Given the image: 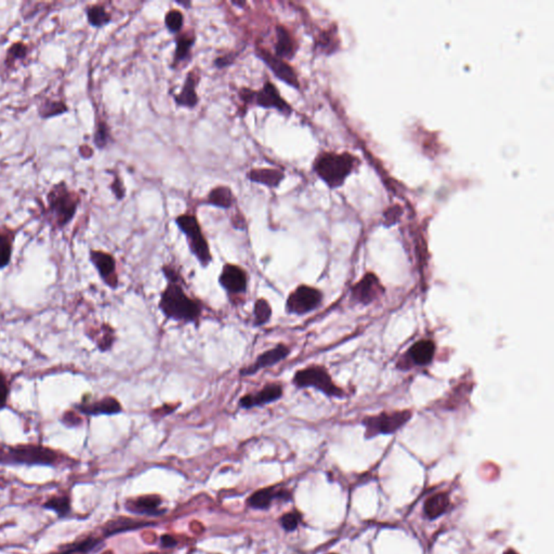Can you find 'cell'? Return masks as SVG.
<instances>
[{
	"label": "cell",
	"instance_id": "cell-1",
	"mask_svg": "<svg viewBox=\"0 0 554 554\" xmlns=\"http://www.w3.org/2000/svg\"><path fill=\"white\" fill-rule=\"evenodd\" d=\"M162 274L167 281L160 292L158 308L166 319L180 324H200L203 315V304L185 290V281L177 268L164 264Z\"/></svg>",
	"mask_w": 554,
	"mask_h": 554
},
{
	"label": "cell",
	"instance_id": "cell-2",
	"mask_svg": "<svg viewBox=\"0 0 554 554\" xmlns=\"http://www.w3.org/2000/svg\"><path fill=\"white\" fill-rule=\"evenodd\" d=\"M81 204L79 193L62 180L47 192L43 218L54 230H63L76 217Z\"/></svg>",
	"mask_w": 554,
	"mask_h": 554
},
{
	"label": "cell",
	"instance_id": "cell-3",
	"mask_svg": "<svg viewBox=\"0 0 554 554\" xmlns=\"http://www.w3.org/2000/svg\"><path fill=\"white\" fill-rule=\"evenodd\" d=\"M359 166V158L350 153L321 152L315 157L312 168L329 189H337Z\"/></svg>",
	"mask_w": 554,
	"mask_h": 554
},
{
	"label": "cell",
	"instance_id": "cell-4",
	"mask_svg": "<svg viewBox=\"0 0 554 554\" xmlns=\"http://www.w3.org/2000/svg\"><path fill=\"white\" fill-rule=\"evenodd\" d=\"M175 226L185 236L189 249L202 268H208L213 262L211 246L204 234L200 220L194 213H185L175 218Z\"/></svg>",
	"mask_w": 554,
	"mask_h": 554
},
{
	"label": "cell",
	"instance_id": "cell-5",
	"mask_svg": "<svg viewBox=\"0 0 554 554\" xmlns=\"http://www.w3.org/2000/svg\"><path fill=\"white\" fill-rule=\"evenodd\" d=\"M297 389H315L330 398H343L344 392L332 381L328 370L321 365H310L297 370L292 377Z\"/></svg>",
	"mask_w": 554,
	"mask_h": 554
},
{
	"label": "cell",
	"instance_id": "cell-6",
	"mask_svg": "<svg viewBox=\"0 0 554 554\" xmlns=\"http://www.w3.org/2000/svg\"><path fill=\"white\" fill-rule=\"evenodd\" d=\"M413 417L410 410H396L391 413H380L363 419L366 438H376L380 434L387 436L398 432Z\"/></svg>",
	"mask_w": 554,
	"mask_h": 554
},
{
	"label": "cell",
	"instance_id": "cell-7",
	"mask_svg": "<svg viewBox=\"0 0 554 554\" xmlns=\"http://www.w3.org/2000/svg\"><path fill=\"white\" fill-rule=\"evenodd\" d=\"M58 460L56 451L50 448L37 445L19 446L8 448L0 456V462L19 465H43L50 466Z\"/></svg>",
	"mask_w": 554,
	"mask_h": 554
},
{
	"label": "cell",
	"instance_id": "cell-8",
	"mask_svg": "<svg viewBox=\"0 0 554 554\" xmlns=\"http://www.w3.org/2000/svg\"><path fill=\"white\" fill-rule=\"evenodd\" d=\"M324 295L319 289L309 285H300L291 291L286 299L285 311L289 315L304 317L319 309Z\"/></svg>",
	"mask_w": 554,
	"mask_h": 554
},
{
	"label": "cell",
	"instance_id": "cell-9",
	"mask_svg": "<svg viewBox=\"0 0 554 554\" xmlns=\"http://www.w3.org/2000/svg\"><path fill=\"white\" fill-rule=\"evenodd\" d=\"M255 56L272 72L275 78L279 79V81L290 87V88L300 90L301 84L299 81L298 73H297L294 66L291 65L289 62L276 56L275 54L270 52L268 49L262 48V47H258L256 49Z\"/></svg>",
	"mask_w": 554,
	"mask_h": 554
},
{
	"label": "cell",
	"instance_id": "cell-10",
	"mask_svg": "<svg viewBox=\"0 0 554 554\" xmlns=\"http://www.w3.org/2000/svg\"><path fill=\"white\" fill-rule=\"evenodd\" d=\"M218 281L232 302L239 300L248 290V273L238 264H224Z\"/></svg>",
	"mask_w": 554,
	"mask_h": 554
},
{
	"label": "cell",
	"instance_id": "cell-11",
	"mask_svg": "<svg viewBox=\"0 0 554 554\" xmlns=\"http://www.w3.org/2000/svg\"><path fill=\"white\" fill-rule=\"evenodd\" d=\"M253 105L264 109H274L287 118L294 113V109L281 96L279 88L270 81H266L258 90H253Z\"/></svg>",
	"mask_w": 554,
	"mask_h": 554
},
{
	"label": "cell",
	"instance_id": "cell-12",
	"mask_svg": "<svg viewBox=\"0 0 554 554\" xmlns=\"http://www.w3.org/2000/svg\"><path fill=\"white\" fill-rule=\"evenodd\" d=\"M284 396V385L281 383H270L256 392L246 393L238 401L242 409L264 407L281 400Z\"/></svg>",
	"mask_w": 554,
	"mask_h": 554
},
{
	"label": "cell",
	"instance_id": "cell-13",
	"mask_svg": "<svg viewBox=\"0 0 554 554\" xmlns=\"http://www.w3.org/2000/svg\"><path fill=\"white\" fill-rule=\"evenodd\" d=\"M290 348L285 343L276 344L275 347L262 352L257 356L255 362L251 363L248 366H245L239 370L241 377H251L256 375L261 370H266L270 367L275 366L279 363L283 362L290 354Z\"/></svg>",
	"mask_w": 554,
	"mask_h": 554
},
{
	"label": "cell",
	"instance_id": "cell-14",
	"mask_svg": "<svg viewBox=\"0 0 554 554\" xmlns=\"http://www.w3.org/2000/svg\"><path fill=\"white\" fill-rule=\"evenodd\" d=\"M385 287L374 273H368L351 289V298L356 303L370 306L385 295Z\"/></svg>",
	"mask_w": 554,
	"mask_h": 554
},
{
	"label": "cell",
	"instance_id": "cell-15",
	"mask_svg": "<svg viewBox=\"0 0 554 554\" xmlns=\"http://www.w3.org/2000/svg\"><path fill=\"white\" fill-rule=\"evenodd\" d=\"M200 79L202 77L198 70L193 69L187 73L180 92L172 96L175 107L188 109H194L198 107L200 100L198 90Z\"/></svg>",
	"mask_w": 554,
	"mask_h": 554
},
{
	"label": "cell",
	"instance_id": "cell-16",
	"mask_svg": "<svg viewBox=\"0 0 554 554\" xmlns=\"http://www.w3.org/2000/svg\"><path fill=\"white\" fill-rule=\"evenodd\" d=\"M90 260L99 272L104 283L111 288H117L118 275L116 273V260L114 257L105 251H90Z\"/></svg>",
	"mask_w": 554,
	"mask_h": 554
},
{
	"label": "cell",
	"instance_id": "cell-17",
	"mask_svg": "<svg viewBox=\"0 0 554 554\" xmlns=\"http://www.w3.org/2000/svg\"><path fill=\"white\" fill-rule=\"evenodd\" d=\"M274 52L276 56L289 62L294 60L298 52L299 45L295 36L291 34L285 25L276 26L275 43H274Z\"/></svg>",
	"mask_w": 554,
	"mask_h": 554
},
{
	"label": "cell",
	"instance_id": "cell-18",
	"mask_svg": "<svg viewBox=\"0 0 554 554\" xmlns=\"http://www.w3.org/2000/svg\"><path fill=\"white\" fill-rule=\"evenodd\" d=\"M246 178L251 183L264 185L270 190H276L281 187L286 178L285 171L279 168H253L246 173Z\"/></svg>",
	"mask_w": 554,
	"mask_h": 554
},
{
	"label": "cell",
	"instance_id": "cell-19",
	"mask_svg": "<svg viewBox=\"0 0 554 554\" xmlns=\"http://www.w3.org/2000/svg\"><path fill=\"white\" fill-rule=\"evenodd\" d=\"M195 34L181 33L175 35V50L172 56L171 69H177L180 65L190 61L192 50L195 46Z\"/></svg>",
	"mask_w": 554,
	"mask_h": 554
},
{
	"label": "cell",
	"instance_id": "cell-20",
	"mask_svg": "<svg viewBox=\"0 0 554 554\" xmlns=\"http://www.w3.org/2000/svg\"><path fill=\"white\" fill-rule=\"evenodd\" d=\"M204 205L211 206V207L223 209V211H230L237 204L235 194L233 190L228 185H218L211 189L203 200Z\"/></svg>",
	"mask_w": 554,
	"mask_h": 554
},
{
	"label": "cell",
	"instance_id": "cell-21",
	"mask_svg": "<svg viewBox=\"0 0 554 554\" xmlns=\"http://www.w3.org/2000/svg\"><path fill=\"white\" fill-rule=\"evenodd\" d=\"M436 354V343L431 340H420L414 343L406 353L408 362L416 366H427Z\"/></svg>",
	"mask_w": 554,
	"mask_h": 554
},
{
	"label": "cell",
	"instance_id": "cell-22",
	"mask_svg": "<svg viewBox=\"0 0 554 554\" xmlns=\"http://www.w3.org/2000/svg\"><path fill=\"white\" fill-rule=\"evenodd\" d=\"M81 413L87 415H117L122 412V406L117 398L113 396H105L96 402L85 403L79 406Z\"/></svg>",
	"mask_w": 554,
	"mask_h": 554
},
{
	"label": "cell",
	"instance_id": "cell-23",
	"mask_svg": "<svg viewBox=\"0 0 554 554\" xmlns=\"http://www.w3.org/2000/svg\"><path fill=\"white\" fill-rule=\"evenodd\" d=\"M289 491L286 489H279V487H268V489H261V491L253 493L249 497L248 502L251 508L255 509H268L271 506L272 501L275 499H286L289 498Z\"/></svg>",
	"mask_w": 554,
	"mask_h": 554
},
{
	"label": "cell",
	"instance_id": "cell-24",
	"mask_svg": "<svg viewBox=\"0 0 554 554\" xmlns=\"http://www.w3.org/2000/svg\"><path fill=\"white\" fill-rule=\"evenodd\" d=\"M36 109H37V115L39 118L43 120H48V119L67 114L70 107L64 100L46 96L37 104Z\"/></svg>",
	"mask_w": 554,
	"mask_h": 554
},
{
	"label": "cell",
	"instance_id": "cell-25",
	"mask_svg": "<svg viewBox=\"0 0 554 554\" xmlns=\"http://www.w3.org/2000/svg\"><path fill=\"white\" fill-rule=\"evenodd\" d=\"M160 504H162L160 497L147 495L128 501L126 507L128 510L136 513L156 515L162 512L160 511Z\"/></svg>",
	"mask_w": 554,
	"mask_h": 554
},
{
	"label": "cell",
	"instance_id": "cell-26",
	"mask_svg": "<svg viewBox=\"0 0 554 554\" xmlns=\"http://www.w3.org/2000/svg\"><path fill=\"white\" fill-rule=\"evenodd\" d=\"M87 22L94 28H104L113 22V16L102 3H92L85 8Z\"/></svg>",
	"mask_w": 554,
	"mask_h": 554
},
{
	"label": "cell",
	"instance_id": "cell-27",
	"mask_svg": "<svg viewBox=\"0 0 554 554\" xmlns=\"http://www.w3.org/2000/svg\"><path fill=\"white\" fill-rule=\"evenodd\" d=\"M31 54L28 43L22 41H14L11 43L6 51L5 64L6 69L16 70L19 64L24 63Z\"/></svg>",
	"mask_w": 554,
	"mask_h": 554
},
{
	"label": "cell",
	"instance_id": "cell-28",
	"mask_svg": "<svg viewBox=\"0 0 554 554\" xmlns=\"http://www.w3.org/2000/svg\"><path fill=\"white\" fill-rule=\"evenodd\" d=\"M16 239V231L8 226H0V268L10 264L13 244Z\"/></svg>",
	"mask_w": 554,
	"mask_h": 554
},
{
	"label": "cell",
	"instance_id": "cell-29",
	"mask_svg": "<svg viewBox=\"0 0 554 554\" xmlns=\"http://www.w3.org/2000/svg\"><path fill=\"white\" fill-rule=\"evenodd\" d=\"M451 500L447 493H438L427 499L425 504V513L430 520L436 519L445 513L449 508Z\"/></svg>",
	"mask_w": 554,
	"mask_h": 554
},
{
	"label": "cell",
	"instance_id": "cell-30",
	"mask_svg": "<svg viewBox=\"0 0 554 554\" xmlns=\"http://www.w3.org/2000/svg\"><path fill=\"white\" fill-rule=\"evenodd\" d=\"M273 310L266 298L257 299L253 304V324L255 327L266 326L272 319Z\"/></svg>",
	"mask_w": 554,
	"mask_h": 554
},
{
	"label": "cell",
	"instance_id": "cell-31",
	"mask_svg": "<svg viewBox=\"0 0 554 554\" xmlns=\"http://www.w3.org/2000/svg\"><path fill=\"white\" fill-rule=\"evenodd\" d=\"M92 142H94L96 149L99 151H103L111 145L113 136H111V127L109 126L107 120L101 118L96 120Z\"/></svg>",
	"mask_w": 554,
	"mask_h": 554
},
{
	"label": "cell",
	"instance_id": "cell-32",
	"mask_svg": "<svg viewBox=\"0 0 554 554\" xmlns=\"http://www.w3.org/2000/svg\"><path fill=\"white\" fill-rule=\"evenodd\" d=\"M164 23L167 31L172 35L181 33L184 26V16L179 9H170L164 14Z\"/></svg>",
	"mask_w": 554,
	"mask_h": 554
},
{
	"label": "cell",
	"instance_id": "cell-33",
	"mask_svg": "<svg viewBox=\"0 0 554 554\" xmlns=\"http://www.w3.org/2000/svg\"><path fill=\"white\" fill-rule=\"evenodd\" d=\"M99 544V539L89 537V538L84 539V540L76 542V544H70L69 546H66L65 549L56 554L89 553V552L96 549Z\"/></svg>",
	"mask_w": 554,
	"mask_h": 554
},
{
	"label": "cell",
	"instance_id": "cell-34",
	"mask_svg": "<svg viewBox=\"0 0 554 554\" xmlns=\"http://www.w3.org/2000/svg\"><path fill=\"white\" fill-rule=\"evenodd\" d=\"M43 508L50 509L56 512L58 516H65L71 511V500L67 496L54 497L49 499L46 504H43Z\"/></svg>",
	"mask_w": 554,
	"mask_h": 554
},
{
	"label": "cell",
	"instance_id": "cell-35",
	"mask_svg": "<svg viewBox=\"0 0 554 554\" xmlns=\"http://www.w3.org/2000/svg\"><path fill=\"white\" fill-rule=\"evenodd\" d=\"M142 523H136L130 519H120L115 520V521L109 522L107 526L104 529L105 531V536H111V535L116 534L119 531H125V529H136V527L141 526Z\"/></svg>",
	"mask_w": 554,
	"mask_h": 554
},
{
	"label": "cell",
	"instance_id": "cell-36",
	"mask_svg": "<svg viewBox=\"0 0 554 554\" xmlns=\"http://www.w3.org/2000/svg\"><path fill=\"white\" fill-rule=\"evenodd\" d=\"M334 35L332 30L323 32L319 34V39L317 41V47L323 54H330L336 49V41H334Z\"/></svg>",
	"mask_w": 554,
	"mask_h": 554
},
{
	"label": "cell",
	"instance_id": "cell-37",
	"mask_svg": "<svg viewBox=\"0 0 554 554\" xmlns=\"http://www.w3.org/2000/svg\"><path fill=\"white\" fill-rule=\"evenodd\" d=\"M238 56H239V54L236 52V51H233V52H228V54H222V56H219L218 58H215V60H213V66H215V69L218 70H223L226 69V67H230V66H232L234 63H235Z\"/></svg>",
	"mask_w": 554,
	"mask_h": 554
},
{
	"label": "cell",
	"instance_id": "cell-38",
	"mask_svg": "<svg viewBox=\"0 0 554 554\" xmlns=\"http://www.w3.org/2000/svg\"><path fill=\"white\" fill-rule=\"evenodd\" d=\"M109 190H111V192L113 193V195L115 196V198H116V200H118V202H122V200L126 198V187H125L122 179L119 177L118 173H114L113 181H111V184H109Z\"/></svg>",
	"mask_w": 554,
	"mask_h": 554
},
{
	"label": "cell",
	"instance_id": "cell-39",
	"mask_svg": "<svg viewBox=\"0 0 554 554\" xmlns=\"http://www.w3.org/2000/svg\"><path fill=\"white\" fill-rule=\"evenodd\" d=\"M301 516L298 512H290L281 518V524L283 529L287 531H292L298 527Z\"/></svg>",
	"mask_w": 554,
	"mask_h": 554
},
{
	"label": "cell",
	"instance_id": "cell-40",
	"mask_svg": "<svg viewBox=\"0 0 554 554\" xmlns=\"http://www.w3.org/2000/svg\"><path fill=\"white\" fill-rule=\"evenodd\" d=\"M9 394V383L8 380L3 375V372H0V409L7 405V401H8Z\"/></svg>",
	"mask_w": 554,
	"mask_h": 554
},
{
	"label": "cell",
	"instance_id": "cell-41",
	"mask_svg": "<svg viewBox=\"0 0 554 554\" xmlns=\"http://www.w3.org/2000/svg\"><path fill=\"white\" fill-rule=\"evenodd\" d=\"M231 222H232V226L236 230L245 231L247 228V221H246L245 217L242 215L239 211L235 215H233V217L231 219Z\"/></svg>",
	"mask_w": 554,
	"mask_h": 554
},
{
	"label": "cell",
	"instance_id": "cell-42",
	"mask_svg": "<svg viewBox=\"0 0 554 554\" xmlns=\"http://www.w3.org/2000/svg\"><path fill=\"white\" fill-rule=\"evenodd\" d=\"M180 404H164L162 407L156 408L153 410L154 415L158 416H167L173 413L177 408H179Z\"/></svg>",
	"mask_w": 554,
	"mask_h": 554
},
{
	"label": "cell",
	"instance_id": "cell-43",
	"mask_svg": "<svg viewBox=\"0 0 554 554\" xmlns=\"http://www.w3.org/2000/svg\"><path fill=\"white\" fill-rule=\"evenodd\" d=\"M79 155H81V158L88 160V158H92V155H94V151L88 145H81L79 147Z\"/></svg>",
	"mask_w": 554,
	"mask_h": 554
},
{
	"label": "cell",
	"instance_id": "cell-44",
	"mask_svg": "<svg viewBox=\"0 0 554 554\" xmlns=\"http://www.w3.org/2000/svg\"><path fill=\"white\" fill-rule=\"evenodd\" d=\"M175 542H177L171 536H164L162 538V544L164 546H173Z\"/></svg>",
	"mask_w": 554,
	"mask_h": 554
},
{
	"label": "cell",
	"instance_id": "cell-45",
	"mask_svg": "<svg viewBox=\"0 0 554 554\" xmlns=\"http://www.w3.org/2000/svg\"><path fill=\"white\" fill-rule=\"evenodd\" d=\"M231 5L237 7V8L244 9L247 6V3L246 1H231Z\"/></svg>",
	"mask_w": 554,
	"mask_h": 554
},
{
	"label": "cell",
	"instance_id": "cell-46",
	"mask_svg": "<svg viewBox=\"0 0 554 554\" xmlns=\"http://www.w3.org/2000/svg\"><path fill=\"white\" fill-rule=\"evenodd\" d=\"M175 3L179 6H183L184 8L190 9L192 7V3L191 1H175Z\"/></svg>",
	"mask_w": 554,
	"mask_h": 554
},
{
	"label": "cell",
	"instance_id": "cell-47",
	"mask_svg": "<svg viewBox=\"0 0 554 554\" xmlns=\"http://www.w3.org/2000/svg\"><path fill=\"white\" fill-rule=\"evenodd\" d=\"M504 554H519V553H518V552L516 551H514V550L510 549L508 550V551H507L506 553Z\"/></svg>",
	"mask_w": 554,
	"mask_h": 554
},
{
	"label": "cell",
	"instance_id": "cell-48",
	"mask_svg": "<svg viewBox=\"0 0 554 554\" xmlns=\"http://www.w3.org/2000/svg\"><path fill=\"white\" fill-rule=\"evenodd\" d=\"M332 554H334V553H332Z\"/></svg>",
	"mask_w": 554,
	"mask_h": 554
}]
</instances>
